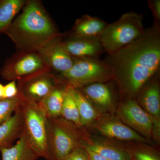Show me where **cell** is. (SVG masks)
I'll return each instance as SVG.
<instances>
[{
    "label": "cell",
    "instance_id": "cell-1",
    "mask_svg": "<svg viewBox=\"0 0 160 160\" xmlns=\"http://www.w3.org/2000/svg\"><path fill=\"white\" fill-rule=\"evenodd\" d=\"M105 61L121 90L130 97L158 73L160 66V29L154 26L123 48L109 54Z\"/></svg>",
    "mask_w": 160,
    "mask_h": 160
},
{
    "label": "cell",
    "instance_id": "cell-2",
    "mask_svg": "<svg viewBox=\"0 0 160 160\" xmlns=\"http://www.w3.org/2000/svg\"><path fill=\"white\" fill-rule=\"evenodd\" d=\"M5 32L20 48L29 51H38L59 37L46 12L35 1L27 3Z\"/></svg>",
    "mask_w": 160,
    "mask_h": 160
},
{
    "label": "cell",
    "instance_id": "cell-3",
    "mask_svg": "<svg viewBox=\"0 0 160 160\" xmlns=\"http://www.w3.org/2000/svg\"><path fill=\"white\" fill-rule=\"evenodd\" d=\"M49 160H60L74 149L86 146L82 129L62 117L48 118Z\"/></svg>",
    "mask_w": 160,
    "mask_h": 160
},
{
    "label": "cell",
    "instance_id": "cell-4",
    "mask_svg": "<svg viewBox=\"0 0 160 160\" xmlns=\"http://www.w3.org/2000/svg\"><path fill=\"white\" fill-rule=\"evenodd\" d=\"M145 29L142 15L126 12L117 21L108 24L98 37L104 51L108 54L118 51L141 37Z\"/></svg>",
    "mask_w": 160,
    "mask_h": 160
},
{
    "label": "cell",
    "instance_id": "cell-5",
    "mask_svg": "<svg viewBox=\"0 0 160 160\" xmlns=\"http://www.w3.org/2000/svg\"><path fill=\"white\" fill-rule=\"evenodd\" d=\"M113 78L111 67L97 58H73V64L58 79L65 87L79 88L97 82L104 83Z\"/></svg>",
    "mask_w": 160,
    "mask_h": 160
},
{
    "label": "cell",
    "instance_id": "cell-6",
    "mask_svg": "<svg viewBox=\"0 0 160 160\" xmlns=\"http://www.w3.org/2000/svg\"><path fill=\"white\" fill-rule=\"evenodd\" d=\"M22 133L39 157L49 160L48 148V118L38 104L25 100L21 107Z\"/></svg>",
    "mask_w": 160,
    "mask_h": 160
},
{
    "label": "cell",
    "instance_id": "cell-7",
    "mask_svg": "<svg viewBox=\"0 0 160 160\" xmlns=\"http://www.w3.org/2000/svg\"><path fill=\"white\" fill-rule=\"evenodd\" d=\"M48 67L39 54L29 52L9 63L2 70L1 74L5 79L19 81L34 75L47 72Z\"/></svg>",
    "mask_w": 160,
    "mask_h": 160
},
{
    "label": "cell",
    "instance_id": "cell-8",
    "mask_svg": "<svg viewBox=\"0 0 160 160\" xmlns=\"http://www.w3.org/2000/svg\"><path fill=\"white\" fill-rule=\"evenodd\" d=\"M19 92L28 102L38 104L60 84L57 78L47 72L19 80Z\"/></svg>",
    "mask_w": 160,
    "mask_h": 160
},
{
    "label": "cell",
    "instance_id": "cell-9",
    "mask_svg": "<svg viewBox=\"0 0 160 160\" xmlns=\"http://www.w3.org/2000/svg\"><path fill=\"white\" fill-rule=\"evenodd\" d=\"M119 116L127 126L144 138L151 136L153 120L137 102L129 99L122 104L119 109Z\"/></svg>",
    "mask_w": 160,
    "mask_h": 160
},
{
    "label": "cell",
    "instance_id": "cell-10",
    "mask_svg": "<svg viewBox=\"0 0 160 160\" xmlns=\"http://www.w3.org/2000/svg\"><path fill=\"white\" fill-rule=\"evenodd\" d=\"M59 38H56L38 52L48 66L61 74L71 68L73 58L63 48Z\"/></svg>",
    "mask_w": 160,
    "mask_h": 160
},
{
    "label": "cell",
    "instance_id": "cell-11",
    "mask_svg": "<svg viewBox=\"0 0 160 160\" xmlns=\"http://www.w3.org/2000/svg\"><path fill=\"white\" fill-rule=\"evenodd\" d=\"M63 48L73 58H98L104 51L98 37H84L70 35V38L62 42Z\"/></svg>",
    "mask_w": 160,
    "mask_h": 160
},
{
    "label": "cell",
    "instance_id": "cell-12",
    "mask_svg": "<svg viewBox=\"0 0 160 160\" xmlns=\"http://www.w3.org/2000/svg\"><path fill=\"white\" fill-rule=\"evenodd\" d=\"M97 128L100 133L111 138L140 142L146 141L145 138L137 132L118 120H105L98 125Z\"/></svg>",
    "mask_w": 160,
    "mask_h": 160
},
{
    "label": "cell",
    "instance_id": "cell-13",
    "mask_svg": "<svg viewBox=\"0 0 160 160\" xmlns=\"http://www.w3.org/2000/svg\"><path fill=\"white\" fill-rule=\"evenodd\" d=\"M140 93V100L146 111L153 120V125L160 126V89L158 80L149 82Z\"/></svg>",
    "mask_w": 160,
    "mask_h": 160
},
{
    "label": "cell",
    "instance_id": "cell-14",
    "mask_svg": "<svg viewBox=\"0 0 160 160\" xmlns=\"http://www.w3.org/2000/svg\"><path fill=\"white\" fill-rule=\"evenodd\" d=\"M21 107L0 126V148L11 147L22 135L23 120Z\"/></svg>",
    "mask_w": 160,
    "mask_h": 160
},
{
    "label": "cell",
    "instance_id": "cell-15",
    "mask_svg": "<svg viewBox=\"0 0 160 160\" xmlns=\"http://www.w3.org/2000/svg\"><path fill=\"white\" fill-rule=\"evenodd\" d=\"M2 160H37L39 156L22 132L15 145L0 148Z\"/></svg>",
    "mask_w": 160,
    "mask_h": 160
},
{
    "label": "cell",
    "instance_id": "cell-16",
    "mask_svg": "<svg viewBox=\"0 0 160 160\" xmlns=\"http://www.w3.org/2000/svg\"><path fill=\"white\" fill-rule=\"evenodd\" d=\"M77 89H79L88 100H91L97 105L104 108L112 107V92L109 86L105 83H92Z\"/></svg>",
    "mask_w": 160,
    "mask_h": 160
},
{
    "label": "cell",
    "instance_id": "cell-17",
    "mask_svg": "<svg viewBox=\"0 0 160 160\" xmlns=\"http://www.w3.org/2000/svg\"><path fill=\"white\" fill-rule=\"evenodd\" d=\"M108 24L100 18L86 15L77 20L70 35L98 37Z\"/></svg>",
    "mask_w": 160,
    "mask_h": 160
},
{
    "label": "cell",
    "instance_id": "cell-18",
    "mask_svg": "<svg viewBox=\"0 0 160 160\" xmlns=\"http://www.w3.org/2000/svg\"><path fill=\"white\" fill-rule=\"evenodd\" d=\"M59 84L38 104L48 118L61 117L65 87L61 88Z\"/></svg>",
    "mask_w": 160,
    "mask_h": 160
},
{
    "label": "cell",
    "instance_id": "cell-19",
    "mask_svg": "<svg viewBox=\"0 0 160 160\" xmlns=\"http://www.w3.org/2000/svg\"><path fill=\"white\" fill-rule=\"evenodd\" d=\"M68 89L77 106L82 126H86L94 121L97 112L86 97L77 88L66 87Z\"/></svg>",
    "mask_w": 160,
    "mask_h": 160
},
{
    "label": "cell",
    "instance_id": "cell-20",
    "mask_svg": "<svg viewBox=\"0 0 160 160\" xmlns=\"http://www.w3.org/2000/svg\"><path fill=\"white\" fill-rule=\"evenodd\" d=\"M85 148L109 160H131L128 150L106 143L88 144Z\"/></svg>",
    "mask_w": 160,
    "mask_h": 160
},
{
    "label": "cell",
    "instance_id": "cell-21",
    "mask_svg": "<svg viewBox=\"0 0 160 160\" xmlns=\"http://www.w3.org/2000/svg\"><path fill=\"white\" fill-rule=\"evenodd\" d=\"M23 0H3L0 1V33L6 31L12 21L25 5Z\"/></svg>",
    "mask_w": 160,
    "mask_h": 160
},
{
    "label": "cell",
    "instance_id": "cell-22",
    "mask_svg": "<svg viewBox=\"0 0 160 160\" xmlns=\"http://www.w3.org/2000/svg\"><path fill=\"white\" fill-rule=\"evenodd\" d=\"M61 117L73 123L80 129H82L80 121L79 113L76 103L68 89L65 87L64 102Z\"/></svg>",
    "mask_w": 160,
    "mask_h": 160
},
{
    "label": "cell",
    "instance_id": "cell-23",
    "mask_svg": "<svg viewBox=\"0 0 160 160\" xmlns=\"http://www.w3.org/2000/svg\"><path fill=\"white\" fill-rule=\"evenodd\" d=\"M25 101L19 92L17 96L12 98L0 99V126L11 118Z\"/></svg>",
    "mask_w": 160,
    "mask_h": 160
},
{
    "label": "cell",
    "instance_id": "cell-24",
    "mask_svg": "<svg viewBox=\"0 0 160 160\" xmlns=\"http://www.w3.org/2000/svg\"><path fill=\"white\" fill-rule=\"evenodd\" d=\"M128 151L131 160H160L158 153L147 147H138Z\"/></svg>",
    "mask_w": 160,
    "mask_h": 160
},
{
    "label": "cell",
    "instance_id": "cell-25",
    "mask_svg": "<svg viewBox=\"0 0 160 160\" xmlns=\"http://www.w3.org/2000/svg\"><path fill=\"white\" fill-rule=\"evenodd\" d=\"M60 160H91V159L86 148L79 147Z\"/></svg>",
    "mask_w": 160,
    "mask_h": 160
},
{
    "label": "cell",
    "instance_id": "cell-26",
    "mask_svg": "<svg viewBox=\"0 0 160 160\" xmlns=\"http://www.w3.org/2000/svg\"><path fill=\"white\" fill-rule=\"evenodd\" d=\"M148 5L150 9L154 19L153 26L160 28V0H149Z\"/></svg>",
    "mask_w": 160,
    "mask_h": 160
},
{
    "label": "cell",
    "instance_id": "cell-27",
    "mask_svg": "<svg viewBox=\"0 0 160 160\" xmlns=\"http://www.w3.org/2000/svg\"><path fill=\"white\" fill-rule=\"evenodd\" d=\"M18 93V89L15 81H11L4 86L3 99L12 98L17 96Z\"/></svg>",
    "mask_w": 160,
    "mask_h": 160
},
{
    "label": "cell",
    "instance_id": "cell-28",
    "mask_svg": "<svg viewBox=\"0 0 160 160\" xmlns=\"http://www.w3.org/2000/svg\"><path fill=\"white\" fill-rule=\"evenodd\" d=\"M86 149L89 153L91 160H109L100 155L95 153L93 152L90 151L88 149Z\"/></svg>",
    "mask_w": 160,
    "mask_h": 160
},
{
    "label": "cell",
    "instance_id": "cell-29",
    "mask_svg": "<svg viewBox=\"0 0 160 160\" xmlns=\"http://www.w3.org/2000/svg\"><path fill=\"white\" fill-rule=\"evenodd\" d=\"M4 86L2 84L0 83V99H3L4 97Z\"/></svg>",
    "mask_w": 160,
    "mask_h": 160
}]
</instances>
